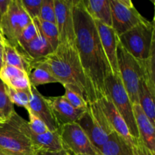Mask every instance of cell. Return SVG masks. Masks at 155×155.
I'll return each instance as SVG.
<instances>
[{
    "instance_id": "cell-1",
    "label": "cell",
    "mask_w": 155,
    "mask_h": 155,
    "mask_svg": "<svg viewBox=\"0 0 155 155\" xmlns=\"http://www.w3.org/2000/svg\"><path fill=\"white\" fill-rule=\"evenodd\" d=\"M73 18L76 48L98 101L105 96L104 81L113 73L103 50L96 26L83 0H73Z\"/></svg>"
},
{
    "instance_id": "cell-2",
    "label": "cell",
    "mask_w": 155,
    "mask_h": 155,
    "mask_svg": "<svg viewBox=\"0 0 155 155\" xmlns=\"http://www.w3.org/2000/svg\"><path fill=\"white\" fill-rule=\"evenodd\" d=\"M38 64L45 67L58 83L79 94L88 104L97 101L95 91L83 70L75 45L59 44L55 51L36 64Z\"/></svg>"
},
{
    "instance_id": "cell-3",
    "label": "cell",
    "mask_w": 155,
    "mask_h": 155,
    "mask_svg": "<svg viewBox=\"0 0 155 155\" xmlns=\"http://www.w3.org/2000/svg\"><path fill=\"white\" fill-rule=\"evenodd\" d=\"M154 32V21L146 19L118 36V40L127 52L142 61L155 49Z\"/></svg>"
},
{
    "instance_id": "cell-4",
    "label": "cell",
    "mask_w": 155,
    "mask_h": 155,
    "mask_svg": "<svg viewBox=\"0 0 155 155\" xmlns=\"http://www.w3.org/2000/svg\"><path fill=\"white\" fill-rule=\"evenodd\" d=\"M76 123L84 131L98 154V150L114 132L98 101L88 104L86 110Z\"/></svg>"
},
{
    "instance_id": "cell-5",
    "label": "cell",
    "mask_w": 155,
    "mask_h": 155,
    "mask_svg": "<svg viewBox=\"0 0 155 155\" xmlns=\"http://www.w3.org/2000/svg\"><path fill=\"white\" fill-rule=\"evenodd\" d=\"M105 96L108 97L125 121L133 139H139V135L133 110V104L123 85L120 76L110 74L104 81Z\"/></svg>"
},
{
    "instance_id": "cell-6",
    "label": "cell",
    "mask_w": 155,
    "mask_h": 155,
    "mask_svg": "<svg viewBox=\"0 0 155 155\" xmlns=\"http://www.w3.org/2000/svg\"><path fill=\"white\" fill-rule=\"evenodd\" d=\"M117 60L123 85L133 104H139V83L143 77L142 64L121 45L118 40Z\"/></svg>"
},
{
    "instance_id": "cell-7",
    "label": "cell",
    "mask_w": 155,
    "mask_h": 155,
    "mask_svg": "<svg viewBox=\"0 0 155 155\" xmlns=\"http://www.w3.org/2000/svg\"><path fill=\"white\" fill-rule=\"evenodd\" d=\"M32 22L21 0H11L5 13L0 19V31L3 42L15 47L21 32Z\"/></svg>"
},
{
    "instance_id": "cell-8",
    "label": "cell",
    "mask_w": 155,
    "mask_h": 155,
    "mask_svg": "<svg viewBox=\"0 0 155 155\" xmlns=\"http://www.w3.org/2000/svg\"><path fill=\"white\" fill-rule=\"evenodd\" d=\"M0 152L5 155H36L28 138L7 120L0 124Z\"/></svg>"
},
{
    "instance_id": "cell-9",
    "label": "cell",
    "mask_w": 155,
    "mask_h": 155,
    "mask_svg": "<svg viewBox=\"0 0 155 155\" xmlns=\"http://www.w3.org/2000/svg\"><path fill=\"white\" fill-rule=\"evenodd\" d=\"M8 120L28 138L36 154L39 152L58 153L64 151L58 130L54 132L48 131L44 134H35L29 128L28 122L20 117L16 111L12 114Z\"/></svg>"
},
{
    "instance_id": "cell-10",
    "label": "cell",
    "mask_w": 155,
    "mask_h": 155,
    "mask_svg": "<svg viewBox=\"0 0 155 155\" xmlns=\"http://www.w3.org/2000/svg\"><path fill=\"white\" fill-rule=\"evenodd\" d=\"M64 151L74 155H98L89 138L77 123L62 126L58 129Z\"/></svg>"
},
{
    "instance_id": "cell-11",
    "label": "cell",
    "mask_w": 155,
    "mask_h": 155,
    "mask_svg": "<svg viewBox=\"0 0 155 155\" xmlns=\"http://www.w3.org/2000/svg\"><path fill=\"white\" fill-rule=\"evenodd\" d=\"M112 28L117 36L144 21L130 0H110Z\"/></svg>"
},
{
    "instance_id": "cell-12",
    "label": "cell",
    "mask_w": 155,
    "mask_h": 155,
    "mask_svg": "<svg viewBox=\"0 0 155 155\" xmlns=\"http://www.w3.org/2000/svg\"><path fill=\"white\" fill-rule=\"evenodd\" d=\"M55 24L58 28L59 42L75 45L73 0H54Z\"/></svg>"
},
{
    "instance_id": "cell-13",
    "label": "cell",
    "mask_w": 155,
    "mask_h": 155,
    "mask_svg": "<svg viewBox=\"0 0 155 155\" xmlns=\"http://www.w3.org/2000/svg\"><path fill=\"white\" fill-rule=\"evenodd\" d=\"M46 99L58 128L76 123L86 110L74 108L64 96L50 97Z\"/></svg>"
},
{
    "instance_id": "cell-14",
    "label": "cell",
    "mask_w": 155,
    "mask_h": 155,
    "mask_svg": "<svg viewBox=\"0 0 155 155\" xmlns=\"http://www.w3.org/2000/svg\"><path fill=\"white\" fill-rule=\"evenodd\" d=\"M94 22L96 26L103 50L105 53L112 73L114 75L120 76L117 60V48L118 43L117 35L112 27L105 25L99 21H94Z\"/></svg>"
},
{
    "instance_id": "cell-15",
    "label": "cell",
    "mask_w": 155,
    "mask_h": 155,
    "mask_svg": "<svg viewBox=\"0 0 155 155\" xmlns=\"http://www.w3.org/2000/svg\"><path fill=\"white\" fill-rule=\"evenodd\" d=\"M27 110L31 111L33 114L42 120L47 126L49 131H57L59 129L53 117L47 99L37 90L36 87L32 86L30 87V102L29 109Z\"/></svg>"
},
{
    "instance_id": "cell-16",
    "label": "cell",
    "mask_w": 155,
    "mask_h": 155,
    "mask_svg": "<svg viewBox=\"0 0 155 155\" xmlns=\"http://www.w3.org/2000/svg\"><path fill=\"white\" fill-rule=\"evenodd\" d=\"M98 101L104 116L106 117L109 124L113 129L114 131L122 136L129 142H130L131 144L133 143L134 139L130 136V131H129V129L125 121L124 120L117 110L115 108L114 105L110 100V98L107 96H104L98 100Z\"/></svg>"
},
{
    "instance_id": "cell-17",
    "label": "cell",
    "mask_w": 155,
    "mask_h": 155,
    "mask_svg": "<svg viewBox=\"0 0 155 155\" xmlns=\"http://www.w3.org/2000/svg\"><path fill=\"white\" fill-rule=\"evenodd\" d=\"M133 110L139 131V139L152 152L155 153L154 126L147 117L139 104H133Z\"/></svg>"
},
{
    "instance_id": "cell-18",
    "label": "cell",
    "mask_w": 155,
    "mask_h": 155,
    "mask_svg": "<svg viewBox=\"0 0 155 155\" xmlns=\"http://www.w3.org/2000/svg\"><path fill=\"white\" fill-rule=\"evenodd\" d=\"M98 155H133L132 144L114 131L98 150Z\"/></svg>"
},
{
    "instance_id": "cell-19",
    "label": "cell",
    "mask_w": 155,
    "mask_h": 155,
    "mask_svg": "<svg viewBox=\"0 0 155 155\" xmlns=\"http://www.w3.org/2000/svg\"><path fill=\"white\" fill-rule=\"evenodd\" d=\"M83 5L94 21L111 27V11L110 0H83Z\"/></svg>"
},
{
    "instance_id": "cell-20",
    "label": "cell",
    "mask_w": 155,
    "mask_h": 155,
    "mask_svg": "<svg viewBox=\"0 0 155 155\" xmlns=\"http://www.w3.org/2000/svg\"><path fill=\"white\" fill-rule=\"evenodd\" d=\"M155 95L152 94L143 78H141L139 83V104L149 119L155 126Z\"/></svg>"
},
{
    "instance_id": "cell-21",
    "label": "cell",
    "mask_w": 155,
    "mask_h": 155,
    "mask_svg": "<svg viewBox=\"0 0 155 155\" xmlns=\"http://www.w3.org/2000/svg\"><path fill=\"white\" fill-rule=\"evenodd\" d=\"M3 64L15 67L24 71L30 76L32 70L25 59L20 54L15 47L4 42L3 43Z\"/></svg>"
},
{
    "instance_id": "cell-22",
    "label": "cell",
    "mask_w": 155,
    "mask_h": 155,
    "mask_svg": "<svg viewBox=\"0 0 155 155\" xmlns=\"http://www.w3.org/2000/svg\"><path fill=\"white\" fill-rule=\"evenodd\" d=\"M32 21L36 26L38 30L40 32L41 34L45 38V39L50 44L53 51H55L56 48L60 44L58 31L56 24H53V23L41 21L39 18H35Z\"/></svg>"
},
{
    "instance_id": "cell-23",
    "label": "cell",
    "mask_w": 155,
    "mask_h": 155,
    "mask_svg": "<svg viewBox=\"0 0 155 155\" xmlns=\"http://www.w3.org/2000/svg\"><path fill=\"white\" fill-rule=\"evenodd\" d=\"M30 85L33 87L47 83H58L56 79L50 74L49 71L40 64H38L33 68L29 76Z\"/></svg>"
},
{
    "instance_id": "cell-24",
    "label": "cell",
    "mask_w": 155,
    "mask_h": 155,
    "mask_svg": "<svg viewBox=\"0 0 155 155\" xmlns=\"http://www.w3.org/2000/svg\"><path fill=\"white\" fill-rule=\"evenodd\" d=\"M6 90H7L9 99L12 104L24 107L27 110H28L30 89H26V90H18V89H14L12 88L6 86Z\"/></svg>"
},
{
    "instance_id": "cell-25",
    "label": "cell",
    "mask_w": 155,
    "mask_h": 155,
    "mask_svg": "<svg viewBox=\"0 0 155 155\" xmlns=\"http://www.w3.org/2000/svg\"><path fill=\"white\" fill-rule=\"evenodd\" d=\"M15 111L14 104L11 102L7 94L6 86L0 80V114L7 120Z\"/></svg>"
},
{
    "instance_id": "cell-26",
    "label": "cell",
    "mask_w": 155,
    "mask_h": 155,
    "mask_svg": "<svg viewBox=\"0 0 155 155\" xmlns=\"http://www.w3.org/2000/svg\"><path fill=\"white\" fill-rule=\"evenodd\" d=\"M24 76H28V74L24 71L10 65L3 64L0 70V80L5 85L17 77H24Z\"/></svg>"
},
{
    "instance_id": "cell-27",
    "label": "cell",
    "mask_w": 155,
    "mask_h": 155,
    "mask_svg": "<svg viewBox=\"0 0 155 155\" xmlns=\"http://www.w3.org/2000/svg\"><path fill=\"white\" fill-rule=\"evenodd\" d=\"M39 20L55 24L54 0H42Z\"/></svg>"
},
{
    "instance_id": "cell-28",
    "label": "cell",
    "mask_w": 155,
    "mask_h": 155,
    "mask_svg": "<svg viewBox=\"0 0 155 155\" xmlns=\"http://www.w3.org/2000/svg\"><path fill=\"white\" fill-rule=\"evenodd\" d=\"M38 33H39V30L32 21V22L29 25H27L21 32V35L18 39V44L15 48L23 46V45L29 43L37 36Z\"/></svg>"
},
{
    "instance_id": "cell-29",
    "label": "cell",
    "mask_w": 155,
    "mask_h": 155,
    "mask_svg": "<svg viewBox=\"0 0 155 155\" xmlns=\"http://www.w3.org/2000/svg\"><path fill=\"white\" fill-rule=\"evenodd\" d=\"M64 89L65 94L63 96L74 108L80 109V110H86L88 103L79 94L76 93L75 92L68 89V88H64Z\"/></svg>"
},
{
    "instance_id": "cell-30",
    "label": "cell",
    "mask_w": 155,
    "mask_h": 155,
    "mask_svg": "<svg viewBox=\"0 0 155 155\" xmlns=\"http://www.w3.org/2000/svg\"><path fill=\"white\" fill-rule=\"evenodd\" d=\"M27 112H28L29 118H30V120L28 122L29 128L33 133L40 135L44 134V133L49 131L47 126L45 125V123L42 120H40L38 117L33 114L30 110H27Z\"/></svg>"
},
{
    "instance_id": "cell-31",
    "label": "cell",
    "mask_w": 155,
    "mask_h": 155,
    "mask_svg": "<svg viewBox=\"0 0 155 155\" xmlns=\"http://www.w3.org/2000/svg\"><path fill=\"white\" fill-rule=\"evenodd\" d=\"M24 10L32 20L39 18L42 0H21Z\"/></svg>"
},
{
    "instance_id": "cell-32",
    "label": "cell",
    "mask_w": 155,
    "mask_h": 155,
    "mask_svg": "<svg viewBox=\"0 0 155 155\" xmlns=\"http://www.w3.org/2000/svg\"><path fill=\"white\" fill-rule=\"evenodd\" d=\"M5 86L18 90H26V89H30L31 87L28 76L17 77L9 81L7 84H5Z\"/></svg>"
},
{
    "instance_id": "cell-33",
    "label": "cell",
    "mask_w": 155,
    "mask_h": 155,
    "mask_svg": "<svg viewBox=\"0 0 155 155\" xmlns=\"http://www.w3.org/2000/svg\"><path fill=\"white\" fill-rule=\"evenodd\" d=\"M133 155H154L155 153L152 152L140 139H134L132 143Z\"/></svg>"
},
{
    "instance_id": "cell-34",
    "label": "cell",
    "mask_w": 155,
    "mask_h": 155,
    "mask_svg": "<svg viewBox=\"0 0 155 155\" xmlns=\"http://www.w3.org/2000/svg\"><path fill=\"white\" fill-rule=\"evenodd\" d=\"M10 2L11 0H0V17L5 13Z\"/></svg>"
},
{
    "instance_id": "cell-35",
    "label": "cell",
    "mask_w": 155,
    "mask_h": 155,
    "mask_svg": "<svg viewBox=\"0 0 155 155\" xmlns=\"http://www.w3.org/2000/svg\"><path fill=\"white\" fill-rule=\"evenodd\" d=\"M64 151L58 153H45V152H39L37 153L38 155H63Z\"/></svg>"
},
{
    "instance_id": "cell-36",
    "label": "cell",
    "mask_w": 155,
    "mask_h": 155,
    "mask_svg": "<svg viewBox=\"0 0 155 155\" xmlns=\"http://www.w3.org/2000/svg\"><path fill=\"white\" fill-rule=\"evenodd\" d=\"M3 65V47H0V70Z\"/></svg>"
},
{
    "instance_id": "cell-37",
    "label": "cell",
    "mask_w": 155,
    "mask_h": 155,
    "mask_svg": "<svg viewBox=\"0 0 155 155\" xmlns=\"http://www.w3.org/2000/svg\"><path fill=\"white\" fill-rule=\"evenodd\" d=\"M5 120L4 118L2 117V115L0 114V124H1V123L5 122Z\"/></svg>"
},
{
    "instance_id": "cell-38",
    "label": "cell",
    "mask_w": 155,
    "mask_h": 155,
    "mask_svg": "<svg viewBox=\"0 0 155 155\" xmlns=\"http://www.w3.org/2000/svg\"><path fill=\"white\" fill-rule=\"evenodd\" d=\"M0 40L2 41V42H3V39H2V36L1 31H0ZM3 43H4V42H3Z\"/></svg>"
},
{
    "instance_id": "cell-39",
    "label": "cell",
    "mask_w": 155,
    "mask_h": 155,
    "mask_svg": "<svg viewBox=\"0 0 155 155\" xmlns=\"http://www.w3.org/2000/svg\"><path fill=\"white\" fill-rule=\"evenodd\" d=\"M0 47H3V42L0 40Z\"/></svg>"
},
{
    "instance_id": "cell-40",
    "label": "cell",
    "mask_w": 155,
    "mask_h": 155,
    "mask_svg": "<svg viewBox=\"0 0 155 155\" xmlns=\"http://www.w3.org/2000/svg\"><path fill=\"white\" fill-rule=\"evenodd\" d=\"M63 155H71V154H69V153H68V152H66V151H64V154Z\"/></svg>"
},
{
    "instance_id": "cell-41",
    "label": "cell",
    "mask_w": 155,
    "mask_h": 155,
    "mask_svg": "<svg viewBox=\"0 0 155 155\" xmlns=\"http://www.w3.org/2000/svg\"><path fill=\"white\" fill-rule=\"evenodd\" d=\"M0 155H5V154H2V153H1V152H0ZM36 155H38V154H36Z\"/></svg>"
},
{
    "instance_id": "cell-42",
    "label": "cell",
    "mask_w": 155,
    "mask_h": 155,
    "mask_svg": "<svg viewBox=\"0 0 155 155\" xmlns=\"http://www.w3.org/2000/svg\"><path fill=\"white\" fill-rule=\"evenodd\" d=\"M69 154H70V153H69ZM71 155H74V154H71ZM82 155H86V154H82Z\"/></svg>"
},
{
    "instance_id": "cell-43",
    "label": "cell",
    "mask_w": 155,
    "mask_h": 155,
    "mask_svg": "<svg viewBox=\"0 0 155 155\" xmlns=\"http://www.w3.org/2000/svg\"><path fill=\"white\" fill-rule=\"evenodd\" d=\"M0 19H1V17H0Z\"/></svg>"
}]
</instances>
